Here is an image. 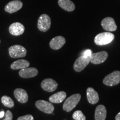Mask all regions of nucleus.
I'll use <instances>...</instances> for the list:
<instances>
[{
  "label": "nucleus",
  "instance_id": "f257e3e1",
  "mask_svg": "<svg viewBox=\"0 0 120 120\" xmlns=\"http://www.w3.org/2000/svg\"><path fill=\"white\" fill-rule=\"evenodd\" d=\"M115 38V36L111 32H106L100 33L96 36L94 41L98 46H103L109 44Z\"/></svg>",
  "mask_w": 120,
  "mask_h": 120
},
{
  "label": "nucleus",
  "instance_id": "f03ea898",
  "mask_svg": "<svg viewBox=\"0 0 120 120\" xmlns=\"http://www.w3.org/2000/svg\"><path fill=\"white\" fill-rule=\"evenodd\" d=\"M81 96L79 94H74L67 98L63 105V109L66 112H70L79 103Z\"/></svg>",
  "mask_w": 120,
  "mask_h": 120
},
{
  "label": "nucleus",
  "instance_id": "7ed1b4c3",
  "mask_svg": "<svg viewBox=\"0 0 120 120\" xmlns=\"http://www.w3.org/2000/svg\"><path fill=\"white\" fill-rule=\"evenodd\" d=\"M8 52L11 57L13 58L24 57L27 54L26 49L22 46L19 45L11 46L9 48Z\"/></svg>",
  "mask_w": 120,
  "mask_h": 120
},
{
  "label": "nucleus",
  "instance_id": "20e7f679",
  "mask_svg": "<svg viewBox=\"0 0 120 120\" xmlns=\"http://www.w3.org/2000/svg\"><path fill=\"white\" fill-rule=\"evenodd\" d=\"M103 83L108 86L118 85L120 83V71H115L107 75L103 79Z\"/></svg>",
  "mask_w": 120,
  "mask_h": 120
},
{
  "label": "nucleus",
  "instance_id": "39448f33",
  "mask_svg": "<svg viewBox=\"0 0 120 120\" xmlns=\"http://www.w3.org/2000/svg\"><path fill=\"white\" fill-rule=\"evenodd\" d=\"M51 24V21L49 15L42 14L38 18L37 27L40 31L46 32L50 28Z\"/></svg>",
  "mask_w": 120,
  "mask_h": 120
},
{
  "label": "nucleus",
  "instance_id": "423d86ee",
  "mask_svg": "<svg viewBox=\"0 0 120 120\" xmlns=\"http://www.w3.org/2000/svg\"><path fill=\"white\" fill-rule=\"evenodd\" d=\"M35 105L37 109L46 113L51 114L53 113L55 109L53 105L51 102H49L45 100L37 101L35 103Z\"/></svg>",
  "mask_w": 120,
  "mask_h": 120
},
{
  "label": "nucleus",
  "instance_id": "0eeeda50",
  "mask_svg": "<svg viewBox=\"0 0 120 120\" xmlns=\"http://www.w3.org/2000/svg\"><path fill=\"white\" fill-rule=\"evenodd\" d=\"M90 62V57L81 56L75 61L73 64V69L75 71L79 72L82 71Z\"/></svg>",
  "mask_w": 120,
  "mask_h": 120
},
{
  "label": "nucleus",
  "instance_id": "6e6552de",
  "mask_svg": "<svg viewBox=\"0 0 120 120\" xmlns=\"http://www.w3.org/2000/svg\"><path fill=\"white\" fill-rule=\"evenodd\" d=\"M108 57V53L106 51H101L92 53L90 57V62L93 64H98L104 62Z\"/></svg>",
  "mask_w": 120,
  "mask_h": 120
},
{
  "label": "nucleus",
  "instance_id": "1a4fd4ad",
  "mask_svg": "<svg viewBox=\"0 0 120 120\" xmlns=\"http://www.w3.org/2000/svg\"><path fill=\"white\" fill-rule=\"evenodd\" d=\"M23 6V4L19 0H13L8 2L5 7L4 10L9 13H13L19 11Z\"/></svg>",
  "mask_w": 120,
  "mask_h": 120
},
{
  "label": "nucleus",
  "instance_id": "9d476101",
  "mask_svg": "<svg viewBox=\"0 0 120 120\" xmlns=\"http://www.w3.org/2000/svg\"><path fill=\"white\" fill-rule=\"evenodd\" d=\"M41 86L43 90L51 92L56 90L58 86V83L53 79H46L42 81Z\"/></svg>",
  "mask_w": 120,
  "mask_h": 120
},
{
  "label": "nucleus",
  "instance_id": "9b49d317",
  "mask_svg": "<svg viewBox=\"0 0 120 120\" xmlns=\"http://www.w3.org/2000/svg\"><path fill=\"white\" fill-rule=\"evenodd\" d=\"M101 25L103 29L109 32L115 31L117 30V25L115 20L112 17H106L102 19L101 22Z\"/></svg>",
  "mask_w": 120,
  "mask_h": 120
},
{
  "label": "nucleus",
  "instance_id": "f8f14e48",
  "mask_svg": "<svg viewBox=\"0 0 120 120\" xmlns=\"http://www.w3.org/2000/svg\"><path fill=\"white\" fill-rule=\"evenodd\" d=\"M38 73V70L34 67H29L21 69L19 72L20 77L23 79H29L36 76Z\"/></svg>",
  "mask_w": 120,
  "mask_h": 120
},
{
  "label": "nucleus",
  "instance_id": "ddd939ff",
  "mask_svg": "<svg viewBox=\"0 0 120 120\" xmlns=\"http://www.w3.org/2000/svg\"><path fill=\"white\" fill-rule=\"evenodd\" d=\"M25 27L19 22H15L9 27V32L13 36H19L23 34Z\"/></svg>",
  "mask_w": 120,
  "mask_h": 120
},
{
  "label": "nucleus",
  "instance_id": "4468645a",
  "mask_svg": "<svg viewBox=\"0 0 120 120\" xmlns=\"http://www.w3.org/2000/svg\"><path fill=\"white\" fill-rule=\"evenodd\" d=\"M66 40L64 37L58 36L54 37L49 42V46L52 49L55 50H57L62 47V46L65 44Z\"/></svg>",
  "mask_w": 120,
  "mask_h": 120
},
{
  "label": "nucleus",
  "instance_id": "2eb2a0df",
  "mask_svg": "<svg viewBox=\"0 0 120 120\" xmlns=\"http://www.w3.org/2000/svg\"><path fill=\"white\" fill-rule=\"evenodd\" d=\"M14 95L17 101L22 103H26L28 101L27 93L25 90L22 88H16L14 91Z\"/></svg>",
  "mask_w": 120,
  "mask_h": 120
},
{
  "label": "nucleus",
  "instance_id": "dca6fc26",
  "mask_svg": "<svg viewBox=\"0 0 120 120\" xmlns=\"http://www.w3.org/2000/svg\"><path fill=\"white\" fill-rule=\"evenodd\" d=\"M87 98L88 102L91 104L94 105L99 101V96L98 93L92 87H88L87 89Z\"/></svg>",
  "mask_w": 120,
  "mask_h": 120
},
{
  "label": "nucleus",
  "instance_id": "f3484780",
  "mask_svg": "<svg viewBox=\"0 0 120 120\" xmlns=\"http://www.w3.org/2000/svg\"><path fill=\"white\" fill-rule=\"evenodd\" d=\"M107 115L106 107L102 105H98L96 107L94 114L95 120H105Z\"/></svg>",
  "mask_w": 120,
  "mask_h": 120
},
{
  "label": "nucleus",
  "instance_id": "a211bd4d",
  "mask_svg": "<svg viewBox=\"0 0 120 120\" xmlns=\"http://www.w3.org/2000/svg\"><path fill=\"white\" fill-rule=\"evenodd\" d=\"M66 93L64 91H60L52 94L49 97V101L53 103H60L62 102L66 98Z\"/></svg>",
  "mask_w": 120,
  "mask_h": 120
},
{
  "label": "nucleus",
  "instance_id": "6ab92c4d",
  "mask_svg": "<svg viewBox=\"0 0 120 120\" xmlns=\"http://www.w3.org/2000/svg\"><path fill=\"white\" fill-rule=\"evenodd\" d=\"M58 5L65 11L72 12L75 9V5L71 0H58Z\"/></svg>",
  "mask_w": 120,
  "mask_h": 120
},
{
  "label": "nucleus",
  "instance_id": "aec40b11",
  "mask_svg": "<svg viewBox=\"0 0 120 120\" xmlns=\"http://www.w3.org/2000/svg\"><path fill=\"white\" fill-rule=\"evenodd\" d=\"M30 66V62L26 60H19L13 62L11 65L12 70H19L27 68Z\"/></svg>",
  "mask_w": 120,
  "mask_h": 120
},
{
  "label": "nucleus",
  "instance_id": "412c9836",
  "mask_svg": "<svg viewBox=\"0 0 120 120\" xmlns=\"http://www.w3.org/2000/svg\"><path fill=\"white\" fill-rule=\"evenodd\" d=\"M1 102L4 106L9 108H12L14 106V101L11 97L7 96H4L1 98Z\"/></svg>",
  "mask_w": 120,
  "mask_h": 120
},
{
  "label": "nucleus",
  "instance_id": "4be33fe9",
  "mask_svg": "<svg viewBox=\"0 0 120 120\" xmlns=\"http://www.w3.org/2000/svg\"><path fill=\"white\" fill-rule=\"evenodd\" d=\"M72 117L75 120H86V116L81 111H76L72 115Z\"/></svg>",
  "mask_w": 120,
  "mask_h": 120
},
{
  "label": "nucleus",
  "instance_id": "5701e85b",
  "mask_svg": "<svg viewBox=\"0 0 120 120\" xmlns=\"http://www.w3.org/2000/svg\"><path fill=\"white\" fill-rule=\"evenodd\" d=\"M17 120H34V118L32 115H26L25 116L19 117L17 118Z\"/></svg>",
  "mask_w": 120,
  "mask_h": 120
},
{
  "label": "nucleus",
  "instance_id": "b1692460",
  "mask_svg": "<svg viewBox=\"0 0 120 120\" xmlns=\"http://www.w3.org/2000/svg\"><path fill=\"white\" fill-rule=\"evenodd\" d=\"M13 116L12 112L10 111H7L5 113V118L3 120H12Z\"/></svg>",
  "mask_w": 120,
  "mask_h": 120
},
{
  "label": "nucleus",
  "instance_id": "393cba45",
  "mask_svg": "<svg viewBox=\"0 0 120 120\" xmlns=\"http://www.w3.org/2000/svg\"><path fill=\"white\" fill-rule=\"evenodd\" d=\"M92 53V51H91V49H86V50L82 52L81 56H83L86 57H90Z\"/></svg>",
  "mask_w": 120,
  "mask_h": 120
},
{
  "label": "nucleus",
  "instance_id": "a878e982",
  "mask_svg": "<svg viewBox=\"0 0 120 120\" xmlns=\"http://www.w3.org/2000/svg\"><path fill=\"white\" fill-rule=\"evenodd\" d=\"M5 112L4 111H2L0 112V118H2L4 116H5Z\"/></svg>",
  "mask_w": 120,
  "mask_h": 120
},
{
  "label": "nucleus",
  "instance_id": "bb28decb",
  "mask_svg": "<svg viewBox=\"0 0 120 120\" xmlns=\"http://www.w3.org/2000/svg\"><path fill=\"white\" fill-rule=\"evenodd\" d=\"M115 120H120V112H119V113H118L116 117H115Z\"/></svg>",
  "mask_w": 120,
  "mask_h": 120
},
{
  "label": "nucleus",
  "instance_id": "cd10ccee",
  "mask_svg": "<svg viewBox=\"0 0 120 120\" xmlns=\"http://www.w3.org/2000/svg\"><path fill=\"white\" fill-rule=\"evenodd\" d=\"M0 43H1V40H0Z\"/></svg>",
  "mask_w": 120,
  "mask_h": 120
}]
</instances>
